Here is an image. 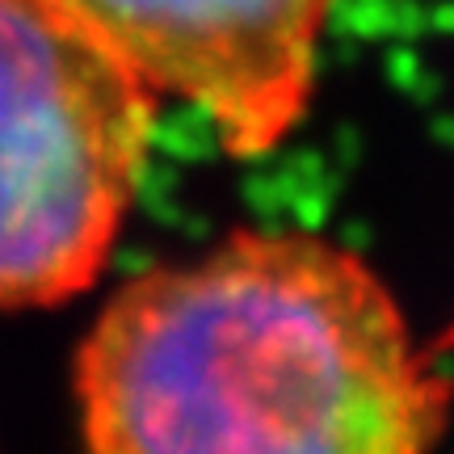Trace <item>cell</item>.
Returning <instances> with one entry per match:
<instances>
[{
  "label": "cell",
  "instance_id": "cell-1",
  "mask_svg": "<svg viewBox=\"0 0 454 454\" xmlns=\"http://www.w3.org/2000/svg\"><path fill=\"white\" fill-rule=\"evenodd\" d=\"M84 454H429L450 379L366 261L231 231L110 294L76 349Z\"/></svg>",
  "mask_w": 454,
  "mask_h": 454
},
{
  "label": "cell",
  "instance_id": "cell-2",
  "mask_svg": "<svg viewBox=\"0 0 454 454\" xmlns=\"http://www.w3.org/2000/svg\"><path fill=\"white\" fill-rule=\"evenodd\" d=\"M152 122L156 93L59 0H0V308L98 282Z\"/></svg>",
  "mask_w": 454,
  "mask_h": 454
},
{
  "label": "cell",
  "instance_id": "cell-3",
  "mask_svg": "<svg viewBox=\"0 0 454 454\" xmlns=\"http://www.w3.org/2000/svg\"><path fill=\"white\" fill-rule=\"evenodd\" d=\"M156 98L211 118L227 156L291 139L316 89L333 0H59Z\"/></svg>",
  "mask_w": 454,
  "mask_h": 454
}]
</instances>
